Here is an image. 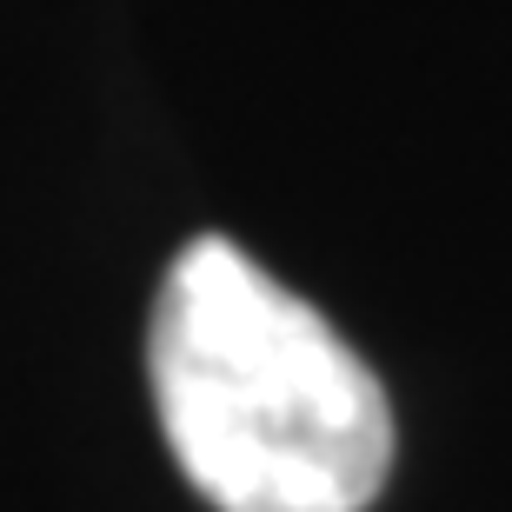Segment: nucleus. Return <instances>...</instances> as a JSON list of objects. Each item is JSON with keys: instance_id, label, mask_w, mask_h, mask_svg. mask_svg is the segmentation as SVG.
<instances>
[{"instance_id": "obj_1", "label": "nucleus", "mask_w": 512, "mask_h": 512, "mask_svg": "<svg viewBox=\"0 0 512 512\" xmlns=\"http://www.w3.org/2000/svg\"><path fill=\"white\" fill-rule=\"evenodd\" d=\"M147 380L213 512H366L393 473L380 373L220 233L187 240L160 280Z\"/></svg>"}]
</instances>
